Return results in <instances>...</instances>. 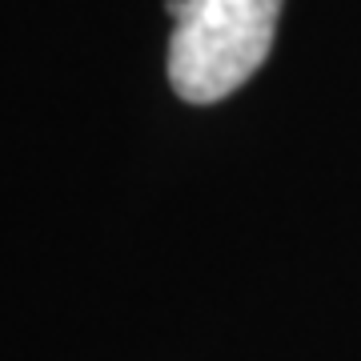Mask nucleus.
Segmentation results:
<instances>
[{
    "label": "nucleus",
    "mask_w": 361,
    "mask_h": 361,
    "mask_svg": "<svg viewBox=\"0 0 361 361\" xmlns=\"http://www.w3.org/2000/svg\"><path fill=\"white\" fill-rule=\"evenodd\" d=\"M177 20L169 80L189 104H217L245 85L273 49L281 0H165Z\"/></svg>",
    "instance_id": "1"
}]
</instances>
